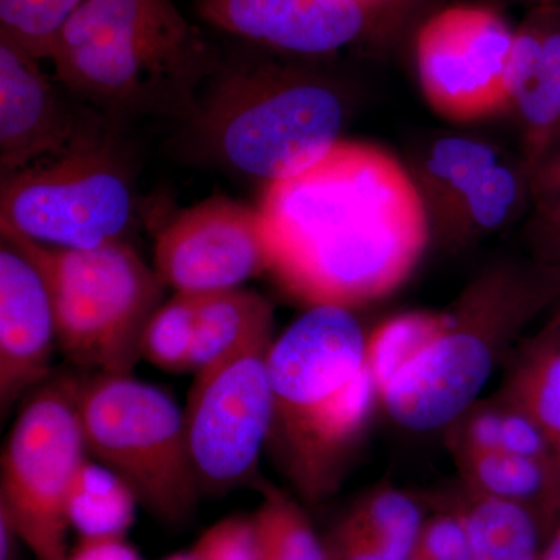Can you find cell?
Returning a JSON list of instances; mask_svg holds the SVG:
<instances>
[{"instance_id": "cell-27", "label": "cell", "mask_w": 560, "mask_h": 560, "mask_svg": "<svg viewBox=\"0 0 560 560\" xmlns=\"http://www.w3.org/2000/svg\"><path fill=\"white\" fill-rule=\"evenodd\" d=\"M448 323V312H408L368 335L366 363L375 390L383 388Z\"/></svg>"}, {"instance_id": "cell-39", "label": "cell", "mask_w": 560, "mask_h": 560, "mask_svg": "<svg viewBox=\"0 0 560 560\" xmlns=\"http://www.w3.org/2000/svg\"><path fill=\"white\" fill-rule=\"evenodd\" d=\"M522 2L528 3L533 9V7L556 5V3H560V0H522Z\"/></svg>"}, {"instance_id": "cell-37", "label": "cell", "mask_w": 560, "mask_h": 560, "mask_svg": "<svg viewBox=\"0 0 560 560\" xmlns=\"http://www.w3.org/2000/svg\"><path fill=\"white\" fill-rule=\"evenodd\" d=\"M539 560H560V526L556 529L550 544L541 551Z\"/></svg>"}, {"instance_id": "cell-25", "label": "cell", "mask_w": 560, "mask_h": 560, "mask_svg": "<svg viewBox=\"0 0 560 560\" xmlns=\"http://www.w3.org/2000/svg\"><path fill=\"white\" fill-rule=\"evenodd\" d=\"M345 518L366 534L388 560H410L425 523L419 504L396 489L375 490Z\"/></svg>"}, {"instance_id": "cell-30", "label": "cell", "mask_w": 560, "mask_h": 560, "mask_svg": "<svg viewBox=\"0 0 560 560\" xmlns=\"http://www.w3.org/2000/svg\"><path fill=\"white\" fill-rule=\"evenodd\" d=\"M190 552L195 560H259L253 515H232L217 522Z\"/></svg>"}, {"instance_id": "cell-9", "label": "cell", "mask_w": 560, "mask_h": 560, "mask_svg": "<svg viewBox=\"0 0 560 560\" xmlns=\"http://www.w3.org/2000/svg\"><path fill=\"white\" fill-rule=\"evenodd\" d=\"M79 377L54 375L27 397L2 453L0 514L36 560H66L70 486L88 458Z\"/></svg>"}, {"instance_id": "cell-32", "label": "cell", "mask_w": 560, "mask_h": 560, "mask_svg": "<svg viewBox=\"0 0 560 560\" xmlns=\"http://www.w3.org/2000/svg\"><path fill=\"white\" fill-rule=\"evenodd\" d=\"M415 555L425 560H471V544L460 506L425 521Z\"/></svg>"}, {"instance_id": "cell-22", "label": "cell", "mask_w": 560, "mask_h": 560, "mask_svg": "<svg viewBox=\"0 0 560 560\" xmlns=\"http://www.w3.org/2000/svg\"><path fill=\"white\" fill-rule=\"evenodd\" d=\"M138 506L127 482L88 456L70 486L66 517L79 539H127Z\"/></svg>"}, {"instance_id": "cell-2", "label": "cell", "mask_w": 560, "mask_h": 560, "mask_svg": "<svg viewBox=\"0 0 560 560\" xmlns=\"http://www.w3.org/2000/svg\"><path fill=\"white\" fill-rule=\"evenodd\" d=\"M359 319L337 305L311 307L270 350L272 420L267 448L308 503L338 488L377 390Z\"/></svg>"}, {"instance_id": "cell-1", "label": "cell", "mask_w": 560, "mask_h": 560, "mask_svg": "<svg viewBox=\"0 0 560 560\" xmlns=\"http://www.w3.org/2000/svg\"><path fill=\"white\" fill-rule=\"evenodd\" d=\"M259 209L270 272L308 307L388 296L430 243L407 165L370 143L341 140L311 171L267 186Z\"/></svg>"}, {"instance_id": "cell-13", "label": "cell", "mask_w": 560, "mask_h": 560, "mask_svg": "<svg viewBox=\"0 0 560 560\" xmlns=\"http://www.w3.org/2000/svg\"><path fill=\"white\" fill-rule=\"evenodd\" d=\"M217 31L282 51L319 57L352 46L399 14L364 0H194Z\"/></svg>"}, {"instance_id": "cell-10", "label": "cell", "mask_w": 560, "mask_h": 560, "mask_svg": "<svg viewBox=\"0 0 560 560\" xmlns=\"http://www.w3.org/2000/svg\"><path fill=\"white\" fill-rule=\"evenodd\" d=\"M268 337L195 374L184 410L201 497H224L256 481L272 420Z\"/></svg>"}, {"instance_id": "cell-29", "label": "cell", "mask_w": 560, "mask_h": 560, "mask_svg": "<svg viewBox=\"0 0 560 560\" xmlns=\"http://www.w3.org/2000/svg\"><path fill=\"white\" fill-rule=\"evenodd\" d=\"M197 294L176 293L151 316L142 337V360L171 374L190 372Z\"/></svg>"}, {"instance_id": "cell-5", "label": "cell", "mask_w": 560, "mask_h": 560, "mask_svg": "<svg viewBox=\"0 0 560 560\" xmlns=\"http://www.w3.org/2000/svg\"><path fill=\"white\" fill-rule=\"evenodd\" d=\"M559 301L534 267L485 272L448 312V323L401 368L377 399L405 429L431 431L469 411L495 366L506 337Z\"/></svg>"}, {"instance_id": "cell-17", "label": "cell", "mask_w": 560, "mask_h": 560, "mask_svg": "<svg viewBox=\"0 0 560 560\" xmlns=\"http://www.w3.org/2000/svg\"><path fill=\"white\" fill-rule=\"evenodd\" d=\"M272 330L271 302L256 291L241 287L198 293L191 374H200L246 346L272 337Z\"/></svg>"}, {"instance_id": "cell-24", "label": "cell", "mask_w": 560, "mask_h": 560, "mask_svg": "<svg viewBox=\"0 0 560 560\" xmlns=\"http://www.w3.org/2000/svg\"><path fill=\"white\" fill-rule=\"evenodd\" d=\"M256 486L261 495L253 514L259 560H330L326 541L319 539L300 503L270 482Z\"/></svg>"}, {"instance_id": "cell-15", "label": "cell", "mask_w": 560, "mask_h": 560, "mask_svg": "<svg viewBox=\"0 0 560 560\" xmlns=\"http://www.w3.org/2000/svg\"><path fill=\"white\" fill-rule=\"evenodd\" d=\"M57 319L46 279L18 243H0V411L51 377Z\"/></svg>"}, {"instance_id": "cell-41", "label": "cell", "mask_w": 560, "mask_h": 560, "mask_svg": "<svg viewBox=\"0 0 560 560\" xmlns=\"http://www.w3.org/2000/svg\"><path fill=\"white\" fill-rule=\"evenodd\" d=\"M410 560H425V559L420 558V556H418V555H415V556H412V558Z\"/></svg>"}, {"instance_id": "cell-4", "label": "cell", "mask_w": 560, "mask_h": 560, "mask_svg": "<svg viewBox=\"0 0 560 560\" xmlns=\"http://www.w3.org/2000/svg\"><path fill=\"white\" fill-rule=\"evenodd\" d=\"M212 83L190 119L206 153L232 172L270 186L311 171L342 140L345 98L318 73L243 60Z\"/></svg>"}, {"instance_id": "cell-16", "label": "cell", "mask_w": 560, "mask_h": 560, "mask_svg": "<svg viewBox=\"0 0 560 560\" xmlns=\"http://www.w3.org/2000/svg\"><path fill=\"white\" fill-rule=\"evenodd\" d=\"M508 86L528 167L560 131V3L533 7L518 25Z\"/></svg>"}, {"instance_id": "cell-35", "label": "cell", "mask_w": 560, "mask_h": 560, "mask_svg": "<svg viewBox=\"0 0 560 560\" xmlns=\"http://www.w3.org/2000/svg\"><path fill=\"white\" fill-rule=\"evenodd\" d=\"M66 560H143L127 539H79Z\"/></svg>"}, {"instance_id": "cell-21", "label": "cell", "mask_w": 560, "mask_h": 560, "mask_svg": "<svg viewBox=\"0 0 560 560\" xmlns=\"http://www.w3.org/2000/svg\"><path fill=\"white\" fill-rule=\"evenodd\" d=\"M501 399L537 423L560 463V311L522 353Z\"/></svg>"}, {"instance_id": "cell-14", "label": "cell", "mask_w": 560, "mask_h": 560, "mask_svg": "<svg viewBox=\"0 0 560 560\" xmlns=\"http://www.w3.org/2000/svg\"><path fill=\"white\" fill-rule=\"evenodd\" d=\"M70 91L50 80L39 60L0 38V168L3 176L55 160L102 135L81 119Z\"/></svg>"}, {"instance_id": "cell-38", "label": "cell", "mask_w": 560, "mask_h": 560, "mask_svg": "<svg viewBox=\"0 0 560 560\" xmlns=\"http://www.w3.org/2000/svg\"><path fill=\"white\" fill-rule=\"evenodd\" d=\"M364 2L372 3V5L383 7V9L394 11L399 14L400 9L407 7L408 0H364Z\"/></svg>"}, {"instance_id": "cell-8", "label": "cell", "mask_w": 560, "mask_h": 560, "mask_svg": "<svg viewBox=\"0 0 560 560\" xmlns=\"http://www.w3.org/2000/svg\"><path fill=\"white\" fill-rule=\"evenodd\" d=\"M132 217L131 172L105 131L60 158L2 178V234L43 248L121 242Z\"/></svg>"}, {"instance_id": "cell-33", "label": "cell", "mask_w": 560, "mask_h": 560, "mask_svg": "<svg viewBox=\"0 0 560 560\" xmlns=\"http://www.w3.org/2000/svg\"><path fill=\"white\" fill-rule=\"evenodd\" d=\"M526 171L534 208L560 200V131Z\"/></svg>"}, {"instance_id": "cell-28", "label": "cell", "mask_w": 560, "mask_h": 560, "mask_svg": "<svg viewBox=\"0 0 560 560\" xmlns=\"http://www.w3.org/2000/svg\"><path fill=\"white\" fill-rule=\"evenodd\" d=\"M88 0H0V38L49 60L58 36Z\"/></svg>"}, {"instance_id": "cell-3", "label": "cell", "mask_w": 560, "mask_h": 560, "mask_svg": "<svg viewBox=\"0 0 560 560\" xmlns=\"http://www.w3.org/2000/svg\"><path fill=\"white\" fill-rule=\"evenodd\" d=\"M49 60L80 101L114 113L191 117L220 68L209 40L175 0H88Z\"/></svg>"}, {"instance_id": "cell-7", "label": "cell", "mask_w": 560, "mask_h": 560, "mask_svg": "<svg viewBox=\"0 0 560 560\" xmlns=\"http://www.w3.org/2000/svg\"><path fill=\"white\" fill-rule=\"evenodd\" d=\"M5 237L46 279L65 359L88 372L132 374L142 360L143 331L164 294L158 271L124 241L60 250Z\"/></svg>"}, {"instance_id": "cell-12", "label": "cell", "mask_w": 560, "mask_h": 560, "mask_svg": "<svg viewBox=\"0 0 560 560\" xmlns=\"http://www.w3.org/2000/svg\"><path fill=\"white\" fill-rule=\"evenodd\" d=\"M154 267L176 293L241 289L271 268L260 209L213 197L184 210L158 234Z\"/></svg>"}, {"instance_id": "cell-40", "label": "cell", "mask_w": 560, "mask_h": 560, "mask_svg": "<svg viewBox=\"0 0 560 560\" xmlns=\"http://www.w3.org/2000/svg\"><path fill=\"white\" fill-rule=\"evenodd\" d=\"M164 560H195L191 552H179V555H173L171 558Z\"/></svg>"}, {"instance_id": "cell-20", "label": "cell", "mask_w": 560, "mask_h": 560, "mask_svg": "<svg viewBox=\"0 0 560 560\" xmlns=\"http://www.w3.org/2000/svg\"><path fill=\"white\" fill-rule=\"evenodd\" d=\"M526 198L530 201L525 162L514 167L500 160L475 179L451 217L431 237L452 246L481 241L504 226Z\"/></svg>"}, {"instance_id": "cell-6", "label": "cell", "mask_w": 560, "mask_h": 560, "mask_svg": "<svg viewBox=\"0 0 560 560\" xmlns=\"http://www.w3.org/2000/svg\"><path fill=\"white\" fill-rule=\"evenodd\" d=\"M79 377V412L88 455L119 475L154 521L179 528L201 499L186 418L164 389L131 374Z\"/></svg>"}, {"instance_id": "cell-19", "label": "cell", "mask_w": 560, "mask_h": 560, "mask_svg": "<svg viewBox=\"0 0 560 560\" xmlns=\"http://www.w3.org/2000/svg\"><path fill=\"white\" fill-rule=\"evenodd\" d=\"M471 492L525 508L541 530L560 522V466L503 452H463Z\"/></svg>"}, {"instance_id": "cell-11", "label": "cell", "mask_w": 560, "mask_h": 560, "mask_svg": "<svg viewBox=\"0 0 560 560\" xmlns=\"http://www.w3.org/2000/svg\"><path fill=\"white\" fill-rule=\"evenodd\" d=\"M514 33L497 11L456 5L430 18L416 39L420 90L445 119L475 121L511 110Z\"/></svg>"}, {"instance_id": "cell-18", "label": "cell", "mask_w": 560, "mask_h": 560, "mask_svg": "<svg viewBox=\"0 0 560 560\" xmlns=\"http://www.w3.org/2000/svg\"><path fill=\"white\" fill-rule=\"evenodd\" d=\"M499 161V151L490 143L463 135L442 136L420 151L408 172L425 208L430 237L451 217L475 179Z\"/></svg>"}, {"instance_id": "cell-31", "label": "cell", "mask_w": 560, "mask_h": 560, "mask_svg": "<svg viewBox=\"0 0 560 560\" xmlns=\"http://www.w3.org/2000/svg\"><path fill=\"white\" fill-rule=\"evenodd\" d=\"M529 264L560 298V200L536 206L526 226Z\"/></svg>"}, {"instance_id": "cell-36", "label": "cell", "mask_w": 560, "mask_h": 560, "mask_svg": "<svg viewBox=\"0 0 560 560\" xmlns=\"http://www.w3.org/2000/svg\"><path fill=\"white\" fill-rule=\"evenodd\" d=\"M21 547H25L24 540L9 518L0 514V560H21Z\"/></svg>"}, {"instance_id": "cell-26", "label": "cell", "mask_w": 560, "mask_h": 560, "mask_svg": "<svg viewBox=\"0 0 560 560\" xmlns=\"http://www.w3.org/2000/svg\"><path fill=\"white\" fill-rule=\"evenodd\" d=\"M463 436V452L511 453L560 466L544 431L521 408L503 399L475 411Z\"/></svg>"}, {"instance_id": "cell-34", "label": "cell", "mask_w": 560, "mask_h": 560, "mask_svg": "<svg viewBox=\"0 0 560 560\" xmlns=\"http://www.w3.org/2000/svg\"><path fill=\"white\" fill-rule=\"evenodd\" d=\"M324 541L330 560H388L366 534L346 518L335 526Z\"/></svg>"}, {"instance_id": "cell-23", "label": "cell", "mask_w": 560, "mask_h": 560, "mask_svg": "<svg viewBox=\"0 0 560 560\" xmlns=\"http://www.w3.org/2000/svg\"><path fill=\"white\" fill-rule=\"evenodd\" d=\"M460 506L471 544V560H539V522L518 504L471 492Z\"/></svg>"}]
</instances>
